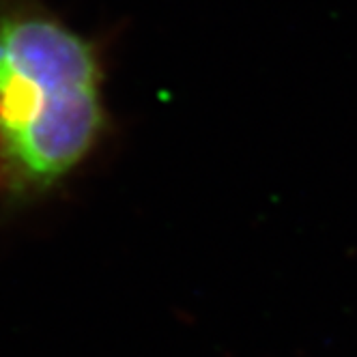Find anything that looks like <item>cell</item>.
Instances as JSON below:
<instances>
[{
  "instance_id": "6da1fadb",
  "label": "cell",
  "mask_w": 357,
  "mask_h": 357,
  "mask_svg": "<svg viewBox=\"0 0 357 357\" xmlns=\"http://www.w3.org/2000/svg\"><path fill=\"white\" fill-rule=\"evenodd\" d=\"M106 130L97 43L39 0H0V158L9 196L50 194Z\"/></svg>"
},
{
  "instance_id": "7a4b0ae2",
  "label": "cell",
  "mask_w": 357,
  "mask_h": 357,
  "mask_svg": "<svg viewBox=\"0 0 357 357\" xmlns=\"http://www.w3.org/2000/svg\"><path fill=\"white\" fill-rule=\"evenodd\" d=\"M0 183H5V168H3V158H0Z\"/></svg>"
}]
</instances>
